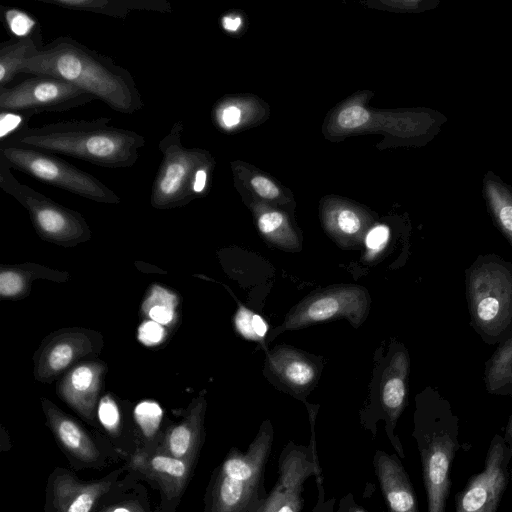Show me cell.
Returning <instances> with one entry per match:
<instances>
[{
    "instance_id": "6da1fadb",
    "label": "cell",
    "mask_w": 512,
    "mask_h": 512,
    "mask_svg": "<svg viewBox=\"0 0 512 512\" xmlns=\"http://www.w3.org/2000/svg\"><path fill=\"white\" fill-rule=\"evenodd\" d=\"M22 73L67 81L119 113L133 114L144 106L127 69L68 36L53 39L25 60Z\"/></svg>"
},
{
    "instance_id": "7a4b0ae2",
    "label": "cell",
    "mask_w": 512,
    "mask_h": 512,
    "mask_svg": "<svg viewBox=\"0 0 512 512\" xmlns=\"http://www.w3.org/2000/svg\"><path fill=\"white\" fill-rule=\"evenodd\" d=\"M110 120L100 117L28 126L1 140L0 145L63 154L104 168L132 167L145 138L133 130L110 126Z\"/></svg>"
},
{
    "instance_id": "3957f363",
    "label": "cell",
    "mask_w": 512,
    "mask_h": 512,
    "mask_svg": "<svg viewBox=\"0 0 512 512\" xmlns=\"http://www.w3.org/2000/svg\"><path fill=\"white\" fill-rule=\"evenodd\" d=\"M458 418L439 397L419 406L413 437L420 456L428 512H445L451 492V467L460 448Z\"/></svg>"
},
{
    "instance_id": "277c9868",
    "label": "cell",
    "mask_w": 512,
    "mask_h": 512,
    "mask_svg": "<svg viewBox=\"0 0 512 512\" xmlns=\"http://www.w3.org/2000/svg\"><path fill=\"white\" fill-rule=\"evenodd\" d=\"M183 131V122H175L158 144L162 160L150 194L155 209L185 206L206 190L209 159L204 151L183 144Z\"/></svg>"
},
{
    "instance_id": "5b68a950",
    "label": "cell",
    "mask_w": 512,
    "mask_h": 512,
    "mask_svg": "<svg viewBox=\"0 0 512 512\" xmlns=\"http://www.w3.org/2000/svg\"><path fill=\"white\" fill-rule=\"evenodd\" d=\"M11 168L0 156V188L28 211L40 238L64 247L76 246L90 240V227L79 212L20 182L11 172Z\"/></svg>"
},
{
    "instance_id": "8992f818",
    "label": "cell",
    "mask_w": 512,
    "mask_h": 512,
    "mask_svg": "<svg viewBox=\"0 0 512 512\" xmlns=\"http://www.w3.org/2000/svg\"><path fill=\"white\" fill-rule=\"evenodd\" d=\"M466 283L476 329L488 338L501 335L512 323V267L497 257L481 259Z\"/></svg>"
},
{
    "instance_id": "52a82bcc",
    "label": "cell",
    "mask_w": 512,
    "mask_h": 512,
    "mask_svg": "<svg viewBox=\"0 0 512 512\" xmlns=\"http://www.w3.org/2000/svg\"><path fill=\"white\" fill-rule=\"evenodd\" d=\"M0 156L12 168L85 199L103 204H119L121 201L120 197L97 177L55 154L0 145Z\"/></svg>"
},
{
    "instance_id": "ba28073f",
    "label": "cell",
    "mask_w": 512,
    "mask_h": 512,
    "mask_svg": "<svg viewBox=\"0 0 512 512\" xmlns=\"http://www.w3.org/2000/svg\"><path fill=\"white\" fill-rule=\"evenodd\" d=\"M370 302L368 291L359 285H337L315 291L289 311L280 331L340 318L358 327L367 317Z\"/></svg>"
},
{
    "instance_id": "9c48e42d",
    "label": "cell",
    "mask_w": 512,
    "mask_h": 512,
    "mask_svg": "<svg viewBox=\"0 0 512 512\" xmlns=\"http://www.w3.org/2000/svg\"><path fill=\"white\" fill-rule=\"evenodd\" d=\"M94 99L67 81L36 75L12 87L0 88V111L31 116L42 112H65Z\"/></svg>"
},
{
    "instance_id": "30bf717a",
    "label": "cell",
    "mask_w": 512,
    "mask_h": 512,
    "mask_svg": "<svg viewBox=\"0 0 512 512\" xmlns=\"http://www.w3.org/2000/svg\"><path fill=\"white\" fill-rule=\"evenodd\" d=\"M512 456L504 438L490 441L482 471L473 474L455 496V512H497L510 479Z\"/></svg>"
},
{
    "instance_id": "8fae6325",
    "label": "cell",
    "mask_w": 512,
    "mask_h": 512,
    "mask_svg": "<svg viewBox=\"0 0 512 512\" xmlns=\"http://www.w3.org/2000/svg\"><path fill=\"white\" fill-rule=\"evenodd\" d=\"M103 346V336L97 331L84 328L55 331L34 354V377L39 382L50 383L80 359L99 354Z\"/></svg>"
},
{
    "instance_id": "7c38bea8",
    "label": "cell",
    "mask_w": 512,
    "mask_h": 512,
    "mask_svg": "<svg viewBox=\"0 0 512 512\" xmlns=\"http://www.w3.org/2000/svg\"><path fill=\"white\" fill-rule=\"evenodd\" d=\"M278 479L268 494L260 512H301L303 484L310 476L323 485L321 469L314 463L310 447L290 441L278 461Z\"/></svg>"
},
{
    "instance_id": "4fadbf2b",
    "label": "cell",
    "mask_w": 512,
    "mask_h": 512,
    "mask_svg": "<svg viewBox=\"0 0 512 512\" xmlns=\"http://www.w3.org/2000/svg\"><path fill=\"white\" fill-rule=\"evenodd\" d=\"M106 371L105 362L100 360L77 363L58 384L60 398L84 419L93 421Z\"/></svg>"
},
{
    "instance_id": "5bb4252c",
    "label": "cell",
    "mask_w": 512,
    "mask_h": 512,
    "mask_svg": "<svg viewBox=\"0 0 512 512\" xmlns=\"http://www.w3.org/2000/svg\"><path fill=\"white\" fill-rule=\"evenodd\" d=\"M408 373L409 357L405 351H398L384 370L381 386V407L386 421V433L400 458L405 457V452L394 430L406 405Z\"/></svg>"
},
{
    "instance_id": "9a60e30c",
    "label": "cell",
    "mask_w": 512,
    "mask_h": 512,
    "mask_svg": "<svg viewBox=\"0 0 512 512\" xmlns=\"http://www.w3.org/2000/svg\"><path fill=\"white\" fill-rule=\"evenodd\" d=\"M373 465L388 512H419L413 485L400 457L377 450Z\"/></svg>"
},
{
    "instance_id": "2e32d148",
    "label": "cell",
    "mask_w": 512,
    "mask_h": 512,
    "mask_svg": "<svg viewBox=\"0 0 512 512\" xmlns=\"http://www.w3.org/2000/svg\"><path fill=\"white\" fill-rule=\"evenodd\" d=\"M205 410V398L197 397L191 403L185 417L167 429L159 447L152 451L184 460L192 465L203 440Z\"/></svg>"
},
{
    "instance_id": "e0dca14e",
    "label": "cell",
    "mask_w": 512,
    "mask_h": 512,
    "mask_svg": "<svg viewBox=\"0 0 512 512\" xmlns=\"http://www.w3.org/2000/svg\"><path fill=\"white\" fill-rule=\"evenodd\" d=\"M130 466L155 481L169 499L182 493L192 468L184 460L148 450L136 452L131 458Z\"/></svg>"
},
{
    "instance_id": "ac0fdd59",
    "label": "cell",
    "mask_w": 512,
    "mask_h": 512,
    "mask_svg": "<svg viewBox=\"0 0 512 512\" xmlns=\"http://www.w3.org/2000/svg\"><path fill=\"white\" fill-rule=\"evenodd\" d=\"M267 366L283 386L299 397L314 386L318 377L315 363L293 347H275L268 354Z\"/></svg>"
},
{
    "instance_id": "d6986e66",
    "label": "cell",
    "mask_w": 512,
    "mask_h": 512,
    "mask_svg": "<svg viewBox=\"0 0 512 512\" xmlns=\"http://www.w3.org/2000/svg\"><path fill=\"white\" fill-rule=\"evenodd\" d=\"M41 404L47 425L63 449L84 463L96 462L100 452L86 431L50 400L43 397Z\"/></svg>"
},
{
    "instance_id": "ffe728a7",
    "label": "cell",
    "mask_w": 512,
    "mask_h": 512,
    "mask_svg": "<svg viewBox=\"0 0 512 512\" xmlns=\"http://www.w3.org/2000/svg\"><path fill=\"white\" fill-rule=\"evenodd\" d=\"M112 481L84 483L68 473H60L53 480V505L56 512H91L92 508L111 487Z\"/></svg>"
},
{
    "instance_id": "44dd1931",
    "label": "cell",
    "mask_w": 512,
    "mask_h": 512,
    "mask_svg": "<svg viewBox=\"0 0 512 512\" xmlns=\"http://www.w3.org/2000/svg\"><path fill=\"white\" fill-rule=\"evenodd\" d=\"M61 8L102 14L125 19L132 11L168 13L171 5L165 0H38Z\"/></svg>"
},
{
    "instance_id": "7402d4cb",
    "label": "cell",
    "mask_w": 512,
    "mask_h": 512,
    "mask_svg": "<svg viewBox=\"0 0 512 512\" xmlns=\"http://www.w3.org/2000/svg\"><path fill=\"white\" fill-rule=\"evenodd\" d=\"M69 278L65 272L35 263L0 266V295L3 298L19 299L29 294L32 282L47 279L63 282Z\"/></svg>"
},
{
    "instance_id": "603a6c76",
    "label": "cell",
    "mask_w": 512,
    "mask_h": 512,
    "mask_svg": "<svg viewBox=\"0 0 512 512\" xmlns=\"http://www.w3.org/2000/svg\"><path fill=\"white\" fill-rule=\"evenodd\" d=\"M482 196L495 226L512 246V186L488 170L482 179Z\"/></svg>"
},
{
    "instance_id": "cb8c5ba5",
    "label": "cell",
    "mask_w": 512,
    "mask_h": 512,
    "mask_svg": "<svg viewBox=\"0 0 512 512\" xmlns=\"http://www.w3.org/2000/svg\"><path fill=\"white\" fill-rule=\"evenodd\" d=\"M34 38L13 39L0 44V88H6L22 73L25 60L36 55L43 47Z\"/></svg>"
},
{
    "instance_id": "d4e9b609",
    "label": "cell",
    "mask_w": 512,
    "mask_h": 512,
    "mask_svg": "<svg viewBox=\"0 0 512 512\" xmlns=\"http://www.w3.org/2000/svg\"><path fill=\"white\" fill-rule=\"evenodd\" d=\"M485 384L491 394L512 395V336L501 343L487 362Z\"/></svg>"
},
{
    "instance_id": "484cf974",
    "label": "cell",
    "mask_w": 512,
    "mask_h": 512,
    "mask_svg": "<svg viewBox=\"0 0 512 512\" xmlns=\"http://www.w3.org/2000/svg\"><path fill=\"white\" fill-rule=\"evenodd\" d=\"M177 305L175 293L160 285H153L143 300L141 311L150 320L168 325L175 319Z\"/></svg>"
},
{
    "instance_id": "4316f807",
    "label": "cell",
    "mask_w": 512,
    "mask_h": 512,
    "mask_svg": "<svg viewBox=\"0 0 512 512\" xmlns=\"http://www.w3.org/2000/svg\"><path fill=\"white\" fill-rule=\"evenodd\" d=\"M258 229L271 243L287 251L299 250V242L287 228L283 214L276 211L262 213L258 217Z\"/></svg>"
},
{
    "instance_id": "83f0119b",
    "label": "cell",
    "mask_w": 512,
    "mask_h": 512,
    "mask_svg": "<svg viewBox=\"0 0 512 512\" xmlns=\"http://www.w3.org/2000/svg\"><path fill=\"white\" fill-rule=\"evenodd\" d=\"M3 19L16 39L34 38L42 41L37 22L26 12L17 8H6L3 10Z\"/></svg>"
},
{
    "instance_id": "f1b7e54d",
    "label": "cell",
    "mask_w": 512,
    "mask_h": 512,
    "mask_svg": "<svg viewBox=\"0 0 512 512\" xmlns=\"http://www.w3.org/2000/svg\"><path fill=\"white\" fill-rule=\"evenodd\" d=\"M162 415L161 407L154 401H142L135 407V421L147 440L151 441L158 433Z\"/></svg>"
},
{
    "instance_id": "f546056e",
    "label": "cell",
    "mask_w": 512,
    "mask_h": 512,
    "mask_svg": "<svg viewBox=\"0 0 512 512\" xmlns=\"http://www.w3.org/2000/svg\"><path fill=\"white\" fill-rule=\"evenodd\" d=\"M97 416L107 432L111 435L118 434L121 416L118 405L111 395H105L100 399L97 408Z\"/></svg>"
},
{
    "instance_id": "4dcf8cb0",
    "label": "cell",
    "mask_w": 512,
    "mask_h": 512,
    "mask_svg": "<svg viewBox=\"0 0 512 512\" xmlns=\"http://www.w3.org/2000/svg\"><path fill=\"white\" fill-rule=\"evenodd\" d=\"M335 226L337 228L336 233L339 237L346 238L345 243L349 245L351 238L355 236L357 238L361 231L362 222L355 212L343 209L336 215Z\"/></svg>"
},
{
    "instance_id": "1f68e13d",
    "label": "cell",
    "mask_w": 512,
    "mask_h": 512,
    "mask_svg": "<svg viewBox=\"0 0 512 512\" xmlns=\"http://www.w3.org/2000/svg\"><path fill=\"white\" fill-rule=\"evenodd\" d=\"M389 235V228L386 225H377L367 233L365 237L367 260H373L385 249Z\"/></svg>"
},
{
    "instance_id": "d6a6232c",
    "label": "cell",
    "mask_w": 512,
    "mask_h": 512,
    "mask_svg": "<svg viewBox=\"0 0 512 512\" xmlns=\"http://www.w3.org/2000/svg\"><path fill=\"white\" fill-rule=\"evenodd\" d=\"M32 116L28 114L15 112H1V140L9 135L28 127V122Z\"/></svg>"
},
{
    "instance_id": "836d02e7",
    "label": "cell",
    "mask_w": 512,
    "mask_h": 512,
    "mask_svg": "<svg viewBox=\"0 0 512 512\" xmlns=\"http://www.w3.org/2000/svg\"><path fill=\"white\" fill-rule=\"evenodd\" d=\"M255 313L244 306H239L234 316V325L237 332L247 340L260 341L256 336L253 327V316Z\"/></svg>"
},
{
    "instance_id": "e575fe53",
    "label": "cell",
    "mask_w": 512,
    "mask_h": 512,
    "mask_svg": "<svg viewBox=\"0 0 512 512\" xmlns=\"http://www.w3.org/2000/svg\"><path fill=\"white\" fill-rule=\"evenodd\" d=\"M369 119V113L361 106H350L340 112L338 123L342 128H357Z\"/></svg>"
},
{
    "instance_id": "d590c367",
    "label": "cell",
    "mask_w": 512,
    "mask_h": 512,
    "mask_svg": "<svg viewBox=\"0 0 512 512\" xmlns=\"http://www.w3.org/2000/svg\"><path fill=\"white\" fill-rule=\"evenodd\" d=\"M166 335L163 326L152 320L143 322L138 329V339L147 346L160 343Z\"/></svg>"
},
{
    "instance_id": "8d00e7d4",
    "label": "cell",
    "mask_w": 512,
    "mask_h": 512,
    "mask_svg": "<svg viewBox=\"0 0 512 512\" xmlns=\"http://www.w3.org/2000/svg\"><path fill=\"white\" fill-rule=\"evenodd\" d=\"M251 184L254 190L264 198L273 199L279 194L278 188L265 177L255 176L251 180Z\"/></svg>"
},
{
    "instance_id": "74e56055",
    "label": "cell",
    "mask_w": 512,
    "mask_h": 512,
    "mask_svg": "<svg viewBox=\"0 0 512 512\" xmlns=\"http://www.w3.org/2000/svg\"><path fill=\"white\" fill-rule=\"evenodd\" d=\"M241 112L238 107L229 105L219 111V122L223 127L231 128L240 121Z\"/></svg>"
},
{
    "instance_id": "f35d334b",
    "label": "cell",
    "mask_w": 512,
    "mask_h": 512,
    "mask_svg": "<svg viewBox=\"0 0 512 512\" xmlns=\"http://www.w3.org/2000/svg\"><path fill=\"white\" fill-rule=\"evenodd\" d=\"M98 512H145L138 504L132 502L118 503L108 506Z\"/></svg>"
},
{
    "instance_id": "ab89813d",
    "label": "cell",
    "mask_w": 512,
    "mask_h": 512,
    "mask_svg": "<svg viewBox=\"0 0 512 512\" xmlns=\"http://www.w3.org/2000/svg\"><path fill=\"white\" fill-rule=\"evenodd\" d=\"M324 487H318V501L312 512H333L334 499L324 501Z\"/></svg>"
},
{
    "instance_id": "60d3db41",
    "label": "cell",
    "mask_w": 512,
    "mask_h": 512,
    "mask_svg": "<svg viewBox=\"0 0 512 512\" xmlns=\"http://www.w3.org/2000/svg\"><path fill=\"white\" fill-rule=\"evenodd\" d=\"M336 512H367L363 507L357 504L352 495H346L341 499V504Z\"/></svg>"
},
{
    "instance_id": "b9f144b4",
    "label": "cell",
    "mask_w": 512,
    "mask_h": 512,
    "mask_svg": "<svg viewBox=\"0 0 512 512\" xmlns=\"http://www.w3.org/2000/svg\"><path fill=\"white\" fill-rule=\"evenodd\" d=\"M253 327H254L256 336L259 338L260 341H262L264 336L267 333V329H268L267 323L260 315L254 314Z\"/></svg>"
},
{
    "instance_id": "7bdbcfd3",
    "label": "cell",
    "mask_w": 512,
    "mask_h": 512,
    "mask_svg": "<svg viewBox=\"0 0 512 512\" xmlns=\"http://www.w3.org/2000/svg\"><path fill=\"white\" fill-rule=\"evenodd\" d=\"M241 24V19L238 16H224L222 18V26L225 30L236 31Z\"/></svg>"
},
{
    "instance_id": "ee69618b",
    "label": "cell",
    "mask_w": 512,
    "mask_h": 512,
    "mask_svg": "<svg viewBox=\"0 0 512 512\" xmlns=\"http://www.w3.org/2000/svg\"><path fill=\"white\" fill-rule=\"evenodd\" d=\"M505 443L508 447V451L510 455L512 456V415L510 416L506 428H505V435H504Z\"/></svg>"
}]
</instances>
